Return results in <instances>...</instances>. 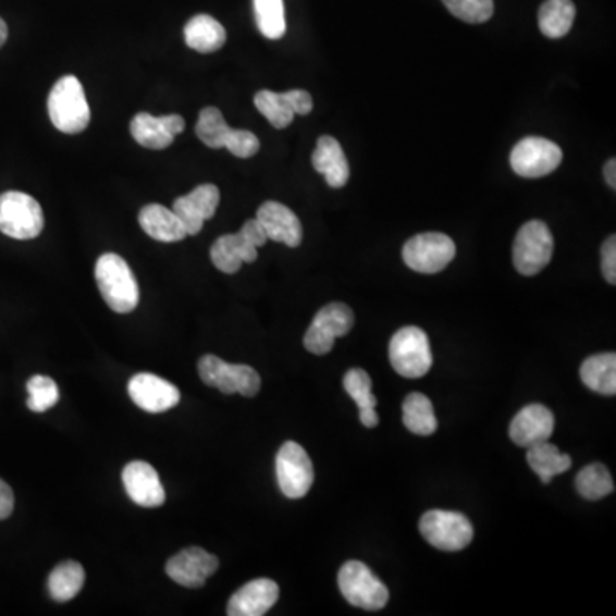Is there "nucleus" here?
Returning a JSON list of instances; mask_svg holds the SVG:
<instances>
[{
    "instance_id": "obj_1",
    "label": "nucleus",
    "mask_w": 616,
    "mask_h": 616,
    "mask_svg": "<svg viewBox=\"0 0 616 616\" xmlns=\"http://www.w3.org/2000/svg\"><path fill=\"white\" fill-rule=\"evenodd\" d=\"M98 289L113 312L128 313L139 304V284L119 254H103L95 268Z\"/></svg>"
},
{
    "instance_id": "obj_2",
    "label": "nucleus",
    "mask_w": 616,
    "mask_h": 616,
    "mask_svg": "<svg viewBox=\"0 0 616 616\" xmlns=\"http://www.w3.org/2000/svg\"><path fill=\"white\" fill-rule=\"evenodd\" d=\"M49 115L53 127L64 134H79L91 121L85 89L76 76L57 81L49 95Z\"/></svg>"
},
{
    "instance_id": "obj_3",
    "label": "nucleus",
    "mask_w": 616,
    "mask_h": 616,
    "mask_svg": "<svg viewBox=\"0 0 616 616\" xmlns=\"http://www.w3.org/2000/svg\"><path fill=\"white\" fill-rule=\"evenodd\" d=\"M389 360L394 370L406 379H420L432 369L430 341L423 329L408 325L394 334L389 345Z\"/></svg>"
},
{
    "instance_id": "obj_4",
    "label": "nucleus",
    "mask_w": 616,
    "mask_h": 616,
    "mask_svg": "<svg viewBox=\"0 0 616 616\" xmlns=\"http://www.w3.org/2000/svg\"><path fill=\"white\" fill-rule=\"evenodd\" d=\"M40 202L25 193L0 194V232L14 241H32L44 232Z\"/></svg>"
},
{
    "instance_id": "obj_5",
    "label": "nucleus",
    "mask_w": 616,
    "mask_h": 616,
    "mask_svg": "<svg viewBox=\"0 0 616 616\" xmlns=\"http://www.w3.org/2000/svg\"><path fill=\"white\" fill-rule=\"evenodd\" d=\"M553 242L549 224L532 220L520 226L513 247V260L522 276H534L552 260Z\"/></svg>"
},
{
    "instance_id": "obj_6",
    "label": "nucleus",
    "mask_w": 616,
    "mask_h": 616,
    "mask_svg": "<svg viewBox=\"0 0 616 616\" xmlns=\"http://www.w3.org/2000/svg\"><path fill=\"white\" fill-rule=\"evenodd\" d=\"M337 584L345 600L357 608L377 612L387 604V588L361 562H346L341 567Z\"/></svg>"
},
{
    "instance_id": "obj_7",
    "label": "nucleus",
    "mask_w": 616,
    "mask_h": 616,
    "mask_svg": "<svg viewBox=\"0 0 616 616\" xmlns=\"http://www.w3.org/2000/svg\"><path fill=\"white\" fill-rule=\"evenodd\" d=\"M197 369L206 385L223 394L254 397L260 391L259 373L248 365H230L214 355H206L200 358Z\"/></svg>"
},
{
    "instance_id": "obj_8",
    "label": "nucleus",
    "mask_w": 616,
    "mask_h": 616,
    "mask_svg": "<svg viewBox=\"0 0 616 616\" xmlns=\"http://www.w3.org/2000/svg\"><path fill=\"white\" fill-rule=\"evenodd\" d=\"M456 257V244L444 233H421L403 247V260L412 271L435 274L444 271Z\"/></svg>"
},
{
    "instance_id": "obj_9",
    "label": "nucleus",
    "mask_w": 616,
    "mask_h": 616,
    "mask_svg": "<svg viewBox=\"0 0 616 616\" xmlns=\"http://www.w3.org/2000/svg\"><path fill=\"white\" fill-rule=\"evenodd\" d=\"M420 532L424 540L442 552L465 550L475 537L468 517L447 510H430L420 520Z\"/></svg>"
},
{
    "instance_id": "obj_10",
    "label": "nucleus",
    "mask_w": 616,
    "mask_h": 616,
    "mask_svg": "<svg viewBox=\"0 0 616 616\" xmlns=\"http://www.w3.org/2000/svg\"><path fill=\"white\" fill-rule=\"evenodd\" d=\"M355 324L352 308L345 304H329L322 307L305 333L304 345L313 355H328L337 337L346 336Z\"/></svg>"
},
{
    "instance_id": "obj_11",
    "label": "nucleus",
    "mask_w": 616,
    "mask_h": 616,
    "mask_svg": "<svg viewBox=\"0 0 616 616\" xmlns=\"http://www.w3.org/2000/svg\"><path fill=\"white\" fill-rule=\"evenodd\" d=\"M564 152L560 146L544 137H525L510 152V167L525 178H541L560 167Z\"/></svg>"
},
{
    "instance_id": "obj_12",
    "label": "nucleus",
    "mask_w": 616,
    "mask_h": 616,
    "mask_svg": "<svg viewBox=\"0 0 616 616\" xmlns=\"http://www.w3.org/2000/svg\"><path fill=\"white\" fill-rule=\"evenodd\" d=\"M276 478L281 493L292 501L307 495L313 484L312 460L296 442H284L276 456Z\"/></svg>"
},
{
    "instance_id": "obj_13",
    "label": "nucleus",
    "mask_w": 616,
    "mask_h": 616,
    "mask_svg": "<svg viewBox=\"0 0 616 616\" xmlns=\"http://www.w3.org/2000/svg\"><path fill=\"white\" fill-rule=\"evenodd\" d=\"M220 567L217 556L199 549V546H190V549L182 550L167 562V576L184 588H202L206 580L217 572Z\"/></svg>"
},
{
    "instance_id": "obj_14",
    "label": "nucleus",
    "mask_w": 616,
    "mask_h": 616,
    "mask_svg": "<svg viewBox=\"0 0 616 616\" xmlns=\"http://www.w3.org/2000/svg\"><path fill=\"white\" fill-rule=\"evenodd\" d=\"M134 405L148 412H164L181 403V391L155 373H137L127 385Z\"/></svg>"
},
{
    "instance_id": "obj_15",
    "label": "nucleus",
    "mask_w": 616,
    "mask_h": 616,
    "mask_svg": "<svg viewBox=\"0 0 616 616\" xmlns=\"http://www.w3.org/2000/svg\"><path fill=\"white\" fill-rule=\"evenodd\" d=\"M220 188L212 184H202L187 196L178 197L173 202V212L184 224L187 235H197L205 226V221L217 214L220 206Z\"/></svg>"
},
{
    "instance_id": "obj_16",
    "label": "nucleus",
    "mask_w": 616,
    "mask_h": 616,
    "mask_svg": "<svg viewBox=\"0 0 616 616\" xmlns=\"http://www.w3.org/2000/svg\"><path fill=\"white\" fill-rule=\"evenodd\" d=\"M185 121L181 115L152 116L151 113L139 112L131 122V134L143 148L167 149L173 145L175 136L184 133Z\"/></svg>"
},
{
    "instance_id": "obj_17",
    "label": "nucleus",
    "mask_w": 616,
    "mask_h": 616,
    "mask_svg": "<svg viewBox=\"0 0 616 616\" xmlns=\"http://www.w3.org/2000/svg\"><path fill=\"white\" fill-rule=\"evenodd\" d=\"M125 492L134 504L140 507L155 508L164 504L167 493L158 477L157 469L145 460H133L122 471Z\"/></svg>"
},
{
    "instance_id": "obj_18",
    "label": "nucleus",
    "mask_w": 616,
    "mask_h": 616,
    "mask_svg": "<svg viewBox=\"0 0 616 616\" xmlns=\"http://www.w3.org/2000/svg\"><path fill=\"white\" fill-rule=\"evenodd\" d=\"M256 220L264 229L268 241L288 245L292 248L298 247L304 241V229L298 217L292 209L276 200H268L260 206Z\"/></svg>"
},
{
    "instance_id": "obj_19",
    "label": "nucleus",
    "mask_w": 616,
    "mask_h": 616,
    "mask_svg": "<svg viewBox=\"0 0 616 616\" xmlns=\"http://www.w3.org/2000/svg\"><path fill=\"white\" fill-rule=\"evenodd\" d=\"M555 430V417L546 406L529 405L514 417L508 435L519 447H531L549 441Z\"/></svg>"
},
{
    "instance_id": "obj_20",
    "label": "nucleus",
    "mask_w": 616,
    "mask_h": 616,
    "mask_svg": "<svg viewBox=\"0 0 616 616\" xmlns=\"http://www.w3.org/2000/svg\"><path fill=\"white\" fill-rule=\"evenodd\" d=\"M280 588L271 579L250 580L230 597V616H262L276 604Z\"/></svg>"
},
{
    "instance_id": "obj_21",
    "label": "nucleus",
    "mask_w": 616,
    "mask_h": 616,
    "mask_svg": "<svg viewBox=\"0 0 616 616\" xmlns=\"http://www.w3.org/2000/svg\"><path fill=\"white\" fill-rule=\"evenodd\" d=\"M211 260L224 274H235L245 262H256L257 247L242 232L223 235L212 244Z\"/></svg>"
},
{
    "instance_id": "obj_22",
    "label": "nucleus",
    "mask_w": 616,
    "mask_h": 616,
    "mask_svg": "<svg viewBox=\"0 0 616 616\" xmlns=\"http://www.w3.org/2000/svg\"><path fill=\"white\" fill-rule=\"evenodd\" d=\"M313 169L322 173L329 187H345L349 181V164L340 140L331 136H322L317 140L312 155Z\"/></svg>"
},
{
    "instance_id": "obj_23",
    "label": "nucleus",
    "mask_w": 616,
    "mask_h": 616,
    "mask_svg": "<svg viewBox=\"0 0 616 616\" xmlns=\"http://www.w3.org/2000/svg\"><path fill=\"white\" fill-rule=\"evenodd\" d=\"M140 229L155 241L173 244L184 241L187 232L173 209L161 205H148L139 211Z\"/></svg>"
},
{
    "instance_id": "obj_24",
    "label": "nucleus",
    "mask_w": 616,
    "mask_h": 616,
    "mask_svg": "<svg viewBox=\"0 0 616 616\" xmlns=\"http://www.w3.org/2000/svg\"><path fill=\"white\" fill-rule=\"evenodd\" d=\"M184 38L188 49L199 53H212L226 44V29L214 17L199 14L185 25Z\"/></svg>"
},
{
    "instance_id": "obj_25",
    "label": "nucleus",
    "mask_w": 616,
    "mask_h": 616,
    "mask_svg": "<svg viewBox=\"0 0 616 616\" xmlns=\"http://www.w3.org/2000/svg\"><path fill=\"white\" fill-rule=\"evenodd\" d=\"M580 381L586 387L603 396L616 394V355L615 353H601L589 357L580 365Z\"/></svg>"
},
{
    "instance_id": "obj_26",
    "label": "nucleus",
    "mask_w": 616,
    "mask_h": 616,
    "mask_svg": "<svg viewBox=\"0 0 616 616\" xmlns=\"http://www.w3.org/2000/svg\"><path fill=\"white\" fill-rule=\"evenodd\" d=\"M345 391L357 403L360 409V421L367 429H375L379 424L377 415V397L372 393V379L364 369H352L345 375Z\"/></svg>"
},
{
    "instance_id": "obj_27",
    "label": "nucleus",
    "mask_w": 616,
    "mask_h": 616,
    "mask_svg": "<svg viewBox=\"0 0 616 616\" xmlns=\"http://www.w3.org/2000/svg\"><path fill=\"white\" fill-rule=\"evenodd\" d=\"M526 459L544 484H549L553 478L568 471L572 466L570 456L562 454L555 445L549 444V441L528 447Z\"/></svg>"
},
{
    "instance_id": "obj_28",
    "label": "nucleus",
    "mask_w": 616,
    "mask_h": 616,
    "mask_svg": "<svg viewBox=\"0 0 616 616\" xmlns=\"http://www.w3.org/2000/svg\"><path fill=\"white\" fill-rule=\"evenodd\" d=\"M576 5L572 0H546L538 13V25L544 37L562 38L572 28Z\"/></svg>"
},
{
    "instance_id": "obj_29",
    "label": "nucleus",
    "mask_w": 616,
    "mask_h": 616,
    "mask_svg": "<svg viewBox=\"0 0 616 616\" xmlns=\"http://www.w3.org/2000/svg\"><path fill=\"white\" fill-rule=\"evenodd\" d=\"M85 568L79 562L67 560L57 565L49 576V592L59 603L73 600L85 586Z\"/></svg>"
},
{
    "instance_id": "obj_30",
    "label": "nucleus",
    "mask_w": 616,
    "mask_h": 616,
    "mask_svg": "<svg viewBox=\"0 0 616 616\" xmlns=\"http://www.w3.org/2000/svg\"><path fill=\"white\" fill-rule=\"evenodd\" d=\"M403 423L415 435H432L436 430L432 401L424 394L412 393L403 403Z\"/></svg>"
},
{
    "instance_id": "obj_31",
    "label": "nucleus",
    "mask_w": 616,
    "mask_h": 616,
    "mask_svg": "<svg viewBox=\"0 0 616 616\" xmlns=\"http://www.w3.org/2000/svg\"><path fill=\"white\" fill-rule=\"evenodd\" d=\"M254 14L259 32L269 40H280L286 33L283 0H254Z\"/></svg>"
},
{
    "instance_id": "obj_32",
    "label": "nucleus",
    "mask_w": 616,
    "mask_h": 616,
    "mask_svg": "<svg viewBox=\"0 0 616 616\" xmlns=\"http://www.w3.org/2000/svg\"><path fill=\"white\" fill-rule=\"evenodd\" d=\"M576 489L588 501H600L615 492V483L603 465H589L577 475Z\"/></svg>"
},
{
    "instance_id": "obj_33",
    "label": "nucleus",
    "mask_w": 616,
    "mask_h": 616,
    "mask_svg": "<svg viewBox=\"0 0 616 616\" xmlns=\"http://www.w3.org/2000/svg\"><path fill=\"white\" fill-rule=\"evenodd\" d=\"M230 131H232V127L224 122L223 113L217 107H206V109L200 110L196 134L208 148H224Z\"/></svg>"
},
{
    "instance_id": "obj_34",
    "label": "nucleus",
    "mask_w": 616,
    "mask_h": 616,
    "mask_svg": "<svg viewBox=\"0 0 616 616\" xmlns=\"http://www.w3.org/2000/svg\"><path fill=\"white\" fill-rule=\"evenodd\" d=\"M257 110L271 122L272 127L286 128L295 119V113L289 109L288 101L283 93L269 91L262 89L254 97Z\"/></svg>"
},
{
    "instance_id": "obj_35",
    "label": "nucleus",
    "mask_w": 616,
    "mask_h": 616,
    "mask_svg": "<svg viewBox=\"0 0 616 616\" xmlns=\"http://www.w3.org/2000/svg\"><path fill=\"white\" fill-rule=\"evenodd\" d=\"M28 408L33 412L49 411L50 408L59 403L61 393H59V385L56 384L53 379L47 375H35L29 379L28 384Z\"/></svg>"
},
{
    "instance_id": "obj_36",
    "label": "nucleus",
    "mask_w": 616,
    "mask_h": 616,
    "mask_svg": "<svg viewBox=\"0 0 616 616\" xmlns=\"http://www.w3.org/2000/svg\"><path fill=\"white\" fill-rule=\"evenodd\" d=\"M445 8L457 17L471 25L486 23L493 16V0H442Z\"/></svg>"
},
{
    "instance_id": "obj_37",
    "label": "nucleus",
    "mask_w": 616,
    "mask_h": 616,
    "mask_svg": "<svg viewBox=\"0 0 616 616\" xmlns=\"http://www.w3.org/2000/svg\"><path fill=\"white\" fill-rule=\"evenodd\" d=\"M224 148L229 149L233 157L252 158L260 149V140L250 131H244V128H236L235 131V128H232L229 137H226V143H224Z\"/></svg>"
},
{
    "instance_id": "obj_38",
    "label": "nucleus",
    "mask_w": 616,
    "mask_h": 616,
    "mask_svg": "<svg viewBox=\"0 0 616 616\" xmlns=\"http://www.w3.org/2000/svg\"><path fill=\"white\" fill-rule=\"evenodd\" d=\"M601 269H603L604 280L609 284L616 283V238L615 235L608 236L601 248Z\"/></svg>"
},
{
    "instance_id": "obj_39",
    "label": "nucleus",
    "mask_w": 616,
    "mask_h": 616,
    "mask_svg": "<svg viewBox=\"0 0 616 616\" xmlns=\"http://www.w3.org/2000/svg\"><path fill=\"white\" fill-rule=\"evenodd\" d=\"M283 95L295 115H308L312 112L313 100L310 93L304 91V89H292V91L283 93Z\"/></svg>"
},
{
    "instance_id": "obj_40",
    "label": "nucleus",
    "mask_w": 616,
    "mask_h": 616,
    "mask_svg": "<svg viewBox=\"0 0 616 616\" xmlns=\"http://www.w3.org/2000/svg\"><path fill=\"white\" fill-rule=\"evenodd\" d=\"M241 232L244 233L248 241L252 242L257 248L262 247V245H266V242H268V235H266L264 229L260 226L257 220L245 221Z\"/></svg>"
},
{
    "instance_id": "obj_41",
    "label": "nucleus",
    "mask_w": 616,
    "mask_h": 616,
    "mask_svg": "<svg viewBox=\"0 0 616 616\" xmlns=\"http://www.w3.org/2000/svg\"><path fill=\"white\" fill-rule=\"evenodd\" d=\"M14 510V493L5 483L4 480H0V520L8 519Z\"/></svg>"
},
{
    "instance_id": "obj_42",
    "label": "nucleus",
    "mask_w": 616,
    "mask_h": 616,
    "mask_svg": "<svg viewBox=\"0 0 616 616\" xmlns=\"http://www.w3.org/2000/svg\"><path fill=\"white\" fill-rule=\"evenodd\" d=\"M604 181L606 184L609 185L612 188H616V160L612 158V160L606 161L604 164Z\"/></svg>"
},
{
    "instance_id": "obj_43",
    "label": "nucleus",
    "mask_w": 616,
    "mask_h": 616,
    "mask_svg": "<svg viewBox=\"0 0 616 616\" xmlns=\"http://www.w3.org/2000/svg\"><path fill=\"white\" fill-rule=\"evenodd\" d=\"M8 40V25H5V21L0 17V47L5 44Z\"/></svg>"
}]
</instances>
